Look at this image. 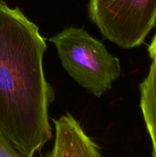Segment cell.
<instances>
[{"label":"cell","mask_w":156,"mask_h":157,"mask_svg":"<svg viewBox=\"0 0 156 157\" xmlns=\"http://www.w3.org/2000/svg\"><path fill=\"white\" fill-rule=\"evenodd\" d=\"M0 157H28L14 147L0 133Z\"/></svg>","instance_id":"6"},{"label":"cell","mask_w":156,"mask_h":157,"mask_svg":"<svg viewBox=\"0 0 156 157\" xmlns=\"http://www.w3.org/2000/svg\"><path fill=\"white\" fill-rule=\"evenodd\" d=\"M88 15L106 38L133 48L155 25L156 0H89Z\"/></svg>","instance_id":"3"},{"label":"cell","mask_w":156,"mask_h":157,"mask_svg":"<svg viewBox=\"0 0 156 157\" xmlns=\"http://www.w3.org/2000/svg\"><path fill=\"white\" fill-rule=\"evenodd\" d=\"M46 50L38 25L0 0V133L28 157L52 139L55 94L44 76Z\"/></svg>","instance_id":"1"},{"label":"cell","mask_w":156,"mask_h":157,"mask_svg":"<svg viewBox=\"0 0 156 157\" xmlns=\"http://www.w3.org/2000/svg\"><path fill=\"white\" fill-rule=\"evenodd\" d=\"M140 107L156 157V59H153L148 75L139 84Z\"/></svg>","instance_id":"5"},{"label":"cell","mask_w":156,"mask_h":157,"mask_svg":"<svg viewBox=\"0 0 156 157\" xmlns=\"http://www.w3.org/2000/svg\"><path fill=\"white\" fill-rule=\"evenodd\" d=\"M49 41L70 78L96 98L109 91L121 76L119 58L82 28L67 27Z\"/></svg>","instance_id":"2"},{"label":"cell","mask_w":156,"mask_h":157,"mask_svg":"<svg viewBox=\"0 0 156 157\" xmlns=\"http://www.w3.org/2000/svg\"><path fill=\"white\" fill-rule=\"evenodd\" d=\"M148 52L151 59H156V31L154 37H153L152 40H151V43L148 46Z\"/></svg>","instance_id":"7"},{"label":"cell","mask_w":156,"mask_h":157,"mask_svg":"<svg viewBox=\"0 0 156 157\" xmlns=\"http://www.w3.org/2000/svg\"><path fill=\"white\" fill-rule=\"evenodd\" d=\"M53 121L54 143L51 150L44 157H102L97 144L70 113H67Z\"/></svg>","instance_id":"4"}]
</instances>
